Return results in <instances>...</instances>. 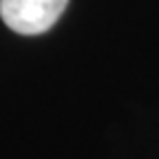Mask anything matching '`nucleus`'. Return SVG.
<instances>
[{
    "label": "nucleus",
    "instance_id": "1",
    "mask_svg": "<svg viewBox=\"0 0 159 159\" xmlns=\"http://www.w3.org/2000/svg\"><path fill=\"white\" fill-rule=\"evenodd\" d=\"M69 0H0L2 22L22 35L49 31L66 9Z\"/></svg>",
    "mask_w": 159,
    "mask_h": 159
}]
</instances>
